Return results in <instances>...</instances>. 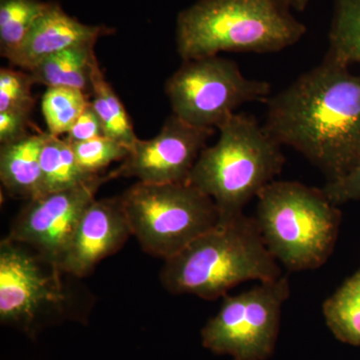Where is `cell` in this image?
I'll use <instances>...</instances> for the list:
<instances>
[{"mask_svg": "<svg viewBox=\"0 0 360 360\" xmlns=\"http://www.w3.org/2000/svg\"><path fill=\"white\" fill-rule=\"evenodd\" d=\"M290 1L295 11H298V13H302L309 6L311 0H290Z\"/></svg>", "mask_w": 360, "mask_h": 360, "instance_id": "4316f807", "label": "cell"}, {"mask_svg": "<svg viewBox=\"0 0 360 360\" xmlns=\"http://www.w3.org/2000/svg\"><path fill=\"white\" fill-rule=\"evenodd\" d=\"M41 0H0V54L8 60L46 11Z\"/></svg>", "mask_w": 360, "mask_h": 360, "instance_id": "ffe728a7", "label": "cell"}, {"mask_svg": "<svg viewBox=\"0 0 360 360\" xmlns=\"http://www.w3.org/2000/svg\"><path fill=\"white\" fill-rule=\"evenodd\" d=\"M290 295L288 277L283 276L224 296L219 311L201 330L203 347L232 360H269L276 350L281 310Z\"/></svg>", "mask_w": 360, "mask_h": 360, "instance_id": "ba28073f", "label": "cell"}, {"mask_svg": "<svg viewBox=\"0 0 360 360\" xmlns=\"http://www.w3.org/2000/svg\"><path fill=\"white\" fill-rule=\"evenodd\" d=\"M328 56L343 65H360V0H333Z\"/></svg>", "mask_w": 360, "mask_h": 360, "instance_id": "d6986e66", "label": "cell"}, {"mask_svg": "<svg viewBox=\"0 0 360 360\" xmlns=\"http://www.w3.org/2000/svg\"><path fill=\"white\" fill-rule=\"evenodd\" d=\"M213 146L201 151L188 184L210 196L220 217H233L283 172V146L255 116L238 113L219 129Z\"/></svg>", "mask_w": 360, "mask_h": 360, "instance_id": "277c9868", "label": "cell"}, {"mask_svg": "<svg viewBox=\"0 0 360 360\" xmlns=\"http://www.w3.org/2000/svg\"><path fill=\"white\" fill-rule=\"evenodd\" d=\"M322 191L335 205L360 200V160L340 179L326 181Z\"/></svg>", "mask_w": 360, "mask_h": 360, "instance_id": "cb8c5ba5", "label": "cell"}, {"mask_svg": "<svg viewBox=\"0 0 360 360\" xmlns=\"http://www.w3.org/2000/svg\"><path fill=\"white\" fill-rule=\"evenodd\" d=\"M215 129L193 127L172 115L150 139H139L110 179L134 177L151 184H186Z\"/></svg>", "mask_w": 360, "mask_h": 360, "instance_id": "8fae6325", "label": "cell"}, {"mask_svg": "<svg viewBox=\"0 0 360 360\" xmlns=\"http://www.w3.org/2000/svg\"><path fill=\"white\" fill-rule=\"evenodd\" d=\"M40 169L42 196L75 188L101 175L82 169L70 142L51 134L42 148Z\"/></svg>", "mask_w": 360, "mask_h": 360, "instance_id": "2e32d148", "label": "cell"}, {"mask_svg": "<svg viewBox=\"0 0 360 360\" xmlns=\"http://www.w3.org/2000/svg\"><path fill=\"white\" fill-rule=\"evenodd\" d=\"M33 82L28 71L2 68L0 70V112L25 111L32 113L35 99L32 92Z\"/></svg>", "mask_w": 360, "mask_h": 360, "instance_id": "603a6c76", "label": "cell"}, {"mask_svg": "<svg viewBox=\"0 0 360 360\" xmlns=\"http://www.w3.org/2000/svg\"><path fill=\"white\" fill-rule=\"evenodd\" d=\"M96 42L71 47L45 59L30 71L34 84L49 87H68L86 94L91 89V78L98 60Z\"/></svg>", "mask_w": 360, "mask_h": 360, "instance_id": "9a60e30c", "label": "cell"}, {"mask_svg": "<svg viewBox=\"0 0 360 360\" xmlns=\"http://www.w3.org/2000/svg\"><path fill=\"white\" fill-rule=\"evenodd\" d=\"M292 9L290 0H198L177 16V52L184 61L283 51L307 32Z\"/></svg>", "mask_w": 360, "mask_h": 360, "instance_id": "3957f363", "label": "cell"}, {"mask_svg": "<svg viewBox=\"0 0 360 360\" xmlns=\"http://www.w3.org/2000/svg\"><path fill=\"white\" fill-rule=\"evenodd\" d=\"M265 129L333 181L360 160V73L326 54L267 99Z\"/></svg>", "mask_w": 360, "mask_h": 360, "instance_id": "6da1fadb", "label": "cell"}, {"mask_svg": "<svg viewBox=\"0 0 360 360\" xmlns=\"http://www.w3.org/2000/svg\"><path fill=\"white\" fill-rule=\"evenodd\" d=\"M172 115L203 129H217L250 103H266L271 84L243 75L236 61L207 56L182 61L165 86Z\"/></svg>", "mask_w": 360, "mask_h": 360, "instance_id": "52a82bcc", "label": "cell"}, {"mask_svg": "<svg viewBox=\"0 0 360 360\" xmlns=\"http://www.w3.org/2000/svg\"><path fill=\"white\" fill-rule=\"evenodd\" d=\"M257 200L255 221L278 264L291 272L326 264L338 241L341 212L322 188L274 180Z\"/></svg>", "mask_w": 360, "mask_h": 360, "instance_id": "5b68a950", "label": "cell"}, {"mask_svg": "<svg viewBox=\"0 0 360 360\" xmlns=\"http://www.w3.org/2000/svg\"><path fill=\"white\" fill-rule=\"evenodd\" d=\"M70 144L79 167L92 175L99 174L115 161L124 160L130 153L129 148L104 135Z\"/></svg>", "mask_w": 360, "mask_h": 360, "instance_id": "7402d4cb", "label": "cell"}, {"mask_svg": "<svg viewBox=\"0 0 360 360\" xmlns=\"http://www.w3.org/2000/svg\"><path fill=\"white\" fill-rule=\"evenodd\" d=\"M283 276L255 217L243 212L233 217H219L212 229L165 259L160 281L172 295L215 300L246 281L262 283Z\"/></svg>", "mask_w": 360, "mask_h": 360, "instance_id": "7a4b0ae2", "label": "cell"}, {"mask_svg": "<svg viewBox=\"0 0 360 360\" xmlns=\"http://www.w3.org/2000/svg\"><path fill=\"white\" fill-rule=\"evenodd\" d=\"M108 180V175H98L82 186L27 201L7 238L28 246L60 269L80 220L96 200L99 187Z\"/></svg>", "mask_w": 360, "mask_h": 360, "instance_id": "30bf717a", "label": "cell"}, {"mask_svg": "<svg viewBox=\"0 0 360 360\" xmlns=\"http://www.w3.org/2000/svg\"><path fill=\"white\" fill-rule=\"evenodd\" d=\"M49 132L0 144V181L6 193L26 201L41 198L40 155Z\"/></svg>", "mask_w": 360, "mask_h": 360, "instance_id": "5bb4252c", "label": "cell"}, {"mask_svg": "<svg viewBox=\"0 0 360 360\" xmlns=\"http://www.w3.org/2000/svg\"><path fill=\"white\" fill-rule=\"evenodd\" d=\"M132 236L122 196L96 200L80 220L60 265L66 274L85 277L104 258L117 252Z\"/></svg>", "mask_w": 360, "mask_h": 360, "instance_id": "7c38bea8", "label": "cell"}, {"mask_svg": "<svg viewBox=\"0 0 360 360\" xmlns=\"http://www.w3.org/2000/svg\"><path fill=\"white\" fill-rule=\"evenodd\" d=\"M115 32L104 25L80 22L63 11L56 2H49L18 51L8 59L13 66L32 71L45 59L71 47L96 42L101 37Z\"/></svg>", "mask_w": 360, "mask_h": 360, "instance_id": "4fadbf2b", "label": "cell"}, {"mask_svg": "<svg viewBox=\"0 0 360 360\" xmlns=\"http://www.w3.org/2000/svg\"><path fill=\"white\" fill-rule=\"evenodd\" d=\"M59 267L6 238L0 243V321L34 335L65 309L68 295Z\"/></svg>", "mask_w": 360, "mask_h": 360, "instance_id": "9c48e42d", "label": "cell"}, {"mask_svg": "<svg viewBox=\"0 0 360 360\" xmlns=\"http://www.w3.org/2000/svg\"><path fill=\"white\" fill-rule=\"evenodd\" d=\"M90 91L92 96L90 104L101 120L104 136L110 137L129 149L134 148L139 141L134 124L120 97L104 77L99 63L92 73Z\"/></svg>", "mask_w": 360, "mask_h": 360, "instance_id": "ac0fdd59", "label": "cell"}, {"mask_svg": "<svg viewBox=\"0 0 360 360\" xmlns=\"http://www.w3.org/2000/svg\"><path fill=\"white\" fill-rule=\"evenodd\" d=\"M322 312L336 340L360 347V269L323 302Z\"/></svg>", "mask_w": 360, "mask_h": 360, "instance_id": "e0dca14e", "label": "cell"}, {"mask_svg": "<svg viewBox=\"0 0 360 360\" xmlns=\"http://www.w3.org/2000/svg\"><path fill=\"white\" fill-rule=\"evenodd\" d=\"M103 135V124L89 101L77 122L68 132L65 139L70 143H75V142L86 141Z\"/></svg>", "mask_w": 360, "mask_h": 360, "instance_id": "d4e9b609", "label": "cell"}, {"mask_svg": "<svg viewBox=\"0 0 360 360\" xmlns=\"http://www.w3.org/2000/svg\"><path fill=\"white\" fill-rule=\"evenodd\" d=\"M30 113L25 111L0 112V144L22 139L28 134Z\"/></svg>", "mask_w": 360, "mask_h": 360, "instance_id": "484cf974", "label": "cell"}, {"mask_svg": "<svg viewBox=\"0 0 360 360\" xmlns=\"http://www.w3.org/2000/svg\"><path fill=\"white\" fill-rule=\"evenodd\" d=\"M89 101L79 89L49 87L42 96L41 110L49 134H68Z\"/></svg>", "mask_w": 360, "mask_h": 360, "instance_id": "44dd1931", "label": "cell"}, {"mask_svg": "<svg viewBox=\"0 0 360 360\" xmlns=\"http://www.w3.org/2000/svg\"><path fill=\"white\" fill-rule=\"evenodd\" d=\"M132 236L163 260L174 257L219 222L214 201L188 184L137 181L122 194Z\"/></svg>", "mask_w": 360, "mask_h": 360, "instance_id": "8992f818", "label": "cell"}]
</instances>
